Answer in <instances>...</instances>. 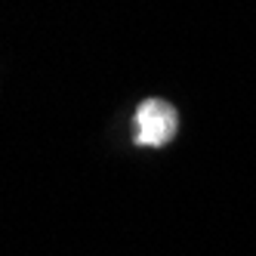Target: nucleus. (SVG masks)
Masks as SVG:
<instances>
[{
  "mask_svg": "<svg viewBox=\"0 0 256 256\" xmlns=\"http://www.w3.org/2000/svg\"><path fill=\"white\" fill-rule=\"evenodd\" d=\"M136 142L139 145H167L179 130V114L164 99H145L136 112Z\"/></svg>",
  "mask_w": 256,
  "mask_h": 256,
  "instance_id": "nucleus-1",
  "label": "nucleus"
}]
</instances>
